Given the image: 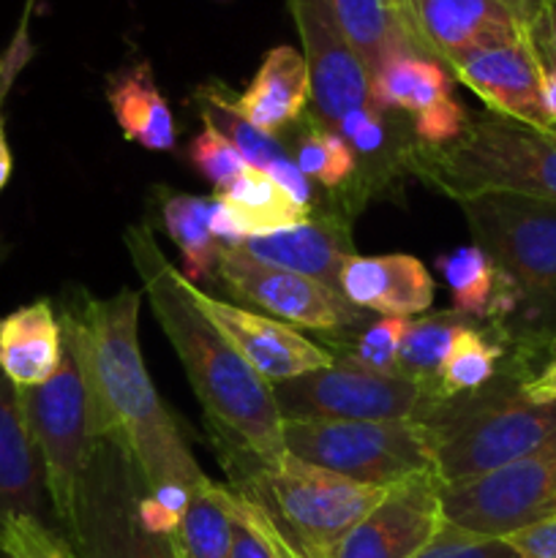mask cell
<instances>
[{
	"instance_id": "6da1fadb",
	"label": "cell",
	"mask_w": 556,
	"mask_h": 558,
	"mask_svg": "<svg viewBox=\"0 0 556 558\" xmlns=\"http://www.w3.org/2000/svg\"><path fill=\"white\" fill-rule=\"evenodd\" d=\"M142 292L123 287L112 298L74 289L60 308L65 347L74 352L87 392L90 439L118 447L145 490L207 480L158 398L140 349Z\"/></svg>"
},
{
	"instance_id": "7a4b0ae2",
	"label": "cell",
	"mask_w": 556,
	"mask_h": 558,
	"mask_svg": "<svg viewBox=\"0 0 556 558\" xmlns=\"http://www.w3.org/2000/svg\"><path fill=\"white\" fill-rule=\"evenodd\" d=\"M123 243L142 278V294L172 343L196 401L218 439L227 441L223 452H240L265 466L281 461L287 456L283 417L270 381L256 374L202 314L194 287L169 265L150 227H129Z\"/></svg>"
},
{
	"instance_id": "3957f363",
	"label": "cell",
	"mask_w": 556,
	"mask_h": 558,
	"mask_svg": "<svg viewBox=\"0 0 556 558\" xmlns=\"http://www.w3.org/2000/svg\"><path fill=\"white\" fill-rule=\"evenodd\" d=\"M523 360L505 365L480 390L452 398H425L412 420L431 436L436 474L445 485L496 472L543 445L556 430V401L527 396Z\"/></svg>"
},
{
	"instance_id": "277c9868",
	"label": "cell",
	"mask_w": 556,
	"mask_h": 558,
	"mask_svg": "<svg viewBox=\"0 0 556 558\" xmlns=\"http://www.w3.org/2000/svg\"><path fill=\"white\" fill-rule=\"evenodd\" d=\"M232 490L259 507L294 558H330L341 539L387 494L379 485L354 483L294 456L265 466L249 456L223 458Z\"/></svg>"
},
{
	"instance_id": "5b68a950",
	"label": "cell",
	"mask_w": 556,
	"mask_h": 558,
	"mask_svg": "<svg viewBox=\"0 0 556 558\" xmlns=\"http://www.w3.org/2000/svg\"><path fill=\"white\" fill-rule=\"evenodd\" d=\"M403 156L414 174L452 199L516 194L556 202V131L480 114L450 145L428 147L418 142Z\"/></svg>"
},
{
	"instance_id": "8992f818",
	"label": "cell",
	"mask_w": 556,
	"mask_h": 558,
	"mask_svg": "<svg viewBox=\"0 0 556 558\" xmlns=\"http://www.w3.org/2000/svg\"><path fill=\"white\" fill-rule=\"evenodd\" d=\"M474 240L501 267L518 294L516 349L548 347L556 336V202L516 194L456 199Z\"/></svg>"
},
{
	"instance_id": "52a82bcc",
	"label": "cell",
	"mask_w": 556,
	"mask_h": 558,
	"mask_svg": "<svg viewBox=\"0 0 556 558\" xmlns=\"http://www.w3.org/2000/svg\"><path fill=\"white\" fill-rule=\"evenodd\" d=\"M283 447L300 461L379 488L436 474L434 445L418 420H283Z\"/></svg>"
},
{
	"instance_id": "ba28073f",
	"label": "cell",
	"mask_w": 556,
	"mask_h": 558,
	"mask_svg": "<svg viewBox=\"0 0 556 558\" xmlns=\"http://www.w3.org/2000/svg\"><path fill=\"white\" fill-rule=\"evenodd\" d=\"M16 398L31 445L41 461L52 521L65 537L74 526L76 494L93 445L85 381L65 341L58 374L41 387L16 390Z\"/></svg>"
},
{
	"instance_id": "9c48e42d",
	"label": "cell",
	"mask_w": 556,
	"mask_h": 558,
	"mask_svg": "<svg viewBox=\"0 0 556 558\" xmlns=\"http://www.w3.org/2000/svg\"><path fill=\"white\" fill-rule=\"evenodd\" d=\"M140 474L114 445L93 439L76 494L74 526L65 534L76 558H183L174 537H158L140 523Z\"/></svg>"
},
{
	"instance_id": "30bf717a",
	"label": "cell",
	"mask_w": 556,
	"mask_h": 558,
	"mask_svg": "<svg viewBox=\"0 0 556 558\" xmlns=\"http://www.w3.org/2000/svg\"><path fill=\"white\" fill-rule=\"evenodd\" d=\"M442 507L445 521L501 539L556 518V430L532 452L496 472L445 485Z\"/></svg>"
},
{
	"instance_id": "8fae6325",
	"label": "cell",
	"mask_w": 556,
	"mask_h": 558,
	"mask_svg": "<svg viewBox=\"0 0 556 558\" xmlns=\"http://www.w3.org/2000/svg\"><path fill=\"white\" fill-rule=\"evenodd\" d=\"M283 420H412L425 390L403 376H382L338 360L273 385Z\"/></svg>"
},
{
	"instance_id": "7c38bea8",
	"label": "cell",
	"mask_w": 556,
	"mask_h": 558,
	"mask_svg": "<svg viewBox=\"0 0 556 558\" xmlns=\"http://www.w3.org/2000/svg\"><path fill=\"white\" fill-rule=\"evenodd\" d=\"M216 276L229 294L267 311L273 319L294 330L303 327L316 332H347L365 319V311L354 308L338 289L251 259L240 248H221Z\"/></svg>"
},
{
	"instance_id": "4fadbf2b",
	"label": "cell",
	"mask_w": 556,
	"mask_h": 558,
	"mask_svg": "<svg viewBox=\"0 0 556 558\" xmlns=\"http://www.w3.org/2000/svg\"><path fill=\"white\" fill-rule=\"evenodd\" d=\"M311 82V120L338 129L343 114L371 101V76L338 25L330 0H287Z\"/></svg>"
},
{
	"instance_id": "5bb4252c",
	"label": "cell",
	"mask_w": 556,
	"mask_h": 558,
	"mask_svg": "<svg viewBox=\"0 0 556 558\" xmlns=\"http://www.w3.org/2000/svg\"><path fill=\"white\" fill-rule=\"evenodd\" d=\"M442 488L445 483L436 474L387 488L330 558H414L445 523Z\"/></svg>"
},
{
	"instance_id": "9a60e30c",
	"label": "cell",
	"mask_w": 556,
	"mask_h": 558,
	"mask_svg": "<svg viewBox=\"0 0 556 558\" xmlns=\"http://www.w3.org/2000/svg\"><path fill=\"white\" fill-rule=\"evenodd\" d=\"M194 303L213 322V327L232 343L234 352L270 385L311 374V371L330 368L336 363V357L325 352L319 343L309 341L305 336H300V330L273 319V316L223 303L196 287Z\"/></svg>"
},
{
	"instance_id": "2e32d148",
	"label": "cell",
	"mask_w": 556,
	"mask_h": 558,
	"mask_svg": "<svg viewBox=\"0 0 556 558\" xmlns=\"http://www.w3.org/2000/svg\"><path fill=\"white\" fill-rule=\"evenodd\" d=\"M447 69L488 107L491 114L532 125V129L556 131L543 98L537 54L527 36L463 54L452 60Z\"/></svg>"
},
{
	"instance_id": "e0dca14e",
	"label": "cell",
	"mask_w": 556,
	"mask_h": 558,
	"mask_svg": "<svg viewBox=\"0 0 556 558\" xmlns=\"http://www.w3.org/2000/svg\"><path fill=\"white\" fill-rule=\"evenodd\" d=\"M414 22L431 58L445 69L463 54L527 36L505 0H414Z\"/></svg>"
},
{
	"instance_id": "ac0fdd59",
	"label": "cell",
	"mask_w": 556,
	"mask_h": 558,
	"mask_svg": "<svg viewBox=\"0 0 556 558\" xmlns=\"http://www.w3.org/2000/svg\"><path fill=\"white\" fill-rule=\"evenodd\" d=\"M338 292L360 311L409 319L431 308L436 287L418 256L352 254L343 262L341 276H338Z\"/></svg>"
},
{
	"instance_id": "d6986e66",
	"label": "cell",
	"mask_w": 556,
	"mask_h": 558,
	"mask_svg": "<svg viewBox=\"0 0 556 558\" xmlns=\"http://www.w3.org/2000/svg\"><path fill=\"white\" fill-rule=\"evenodd\" d=\"M238 248L251 259L316 278L338 289L343 262L352 256V238L341 218H309L294 227L254 234Z\"/></svg>"
},
{
	"instance_id": "ffe728a7",
	"label": "cell",
	"mask_w": 556,
	"mask_h": 558,
	"mask_svg": "<svg viewBox=\"0 0 556 558\" xmlns=\"http://www.w3.org/2000/svg\"><path fill=\"white\" fill-rule=\"evenodd\" d=\"M52 515L41 461L27 436L16 387L0 374V534L14 518Z\"/></svg>"
},
{
	"instance_id": "44dd1931",
	"label": "cell",
	"mask_w": 556,
	"mask_h": 558,
	"mask_svg": "<svg viewBox=\"0 0 556 558\" xmlns=\"http://www.w3.org/2000/svg\"><path fill=\"white\" fill-rule=\"evenodd\" d=\"M229 101L245 123L265 134H276L294 125L311 107L309 65H305L303 52L287 44L273 47L262 58L249 87L240 96L232 93Z\"/></svg>"
},
{
	"instance_id": "7402d4cb",
	"label": "cell",
	"mask_w": 556,
	"mask_h": 558,
	"mask_svg": "<svg viewBox=\"0 0 556 558\" xmlns=\"http://www.w3.org/2000/svg\"><path fill=\"white\" fill-rule=\"evenodd\" d=\"M63 360V327L49 300L11 311L0 319V374L31 390L52 379Z\"/></svg>"
},
{
	"instance_id": "603a6c76",
	"label": "cell",
	"mask_w": 556,
	"mask_h": 558,
	"mask_svg": "<svg viewBox=\"0 0 556 558\" xmlns=\"http://www.w3.org/2000/svg\"><path fill=\"white\" fill-rule=\"evenodd\" d=\"M442 278L450 287L452 311L469 319L505 325L518 308V294L501 267L480 245H461L436 259Z\"/></svg>"
},
{
	"instance_id": "cb8c5ba5",
	"label": "cell",
	"mask_w": 556,
	"mask_h": 558,
	"mask_svg": "<svg viewBox=\"0 0 556 558\" xmlns=\"http://www.w3.org/2000/svg\"><path fill=\"white\" fill-rule=\"evenodd\" d=\"M107 101L125 140L153 153L174 150L178 129L172 109L161 96L150 63H136L109 80Z\"/></svg>"
},
{
	"instance_id": "d4e9b609",
	"label": "cell",
	"mask_w": 556,
	"mask_h": 558,
	"mask_svg": "<svg viewBox=\"0 0 556 558\" xmlns=\"http://www.w3.org/2000/svg\"><path fill=\"white\" fill-rule=\"evenodd\" d=\"M452 98L450 71L428 54L403 52L371 74V101L382 112H425Z\"/></svg>"
},
{
	"instance_id": "484cf974",
	"label": "cell",
	"mask_w": 556,
	"mask_h": 558,
	"mask_svg": "<svg viewBox=\"0 0 556 558\" xmlns=\"http://www.w3.org/2000/svg\"><path fill=\"white\" fill-rule=\"evenodd\" d=\"M330 5L368 76L396 54H425L387 0H330Z\"/></svg>"
},
{
	"instance_id": "4316f807",
	"label": "cell",
	"mask_w": 556,
	"mask_h": 558,
	"mask_svg": "<svg viewBox=\"0 0 556 558\" xmlns=\"http://www.w3.org/2000/svg\"><path fill=\"white\" fill-rule=\"evenodd\" d=\"M216 196L229 207L238 227L243 229L245 240L254 238V234L276 232V229H287L314 218L309 205L294 202L270 174L254 167H245Z\"/></svg>"
},
{
	"instance_id": "83f0119b",
	"label": "cell",
	"mask_w": 556,
	"mask_h": 558,
	"mask_svg": "<svg viewBox=\"0 0 556 558\" xmlns=\"http://www.w3.org/2000/svg\"><path fill=\"white\" fill-rule=\"evenodd\" d=\"M472 325L474 319L458 311H439V314L420 316L412 322L407 319L401 347H398V374L420 385L425 396L434 398L436 381H439L452 343Z\"/></svg>"
},
{
	"instance_id": "f1b7e54d",
	"label": "cell",
	"mask_w": 556,
	"mask_h": 558,
	"mask_svg": "<svg viewBox=\"0 0 556 558\" xmlns=\"http://www.w3.org/2000/svg\"><path fill=\"white\" fill-rule=\"evenodd\" d=\"M510 349H516V343H512L510 332L501 325L467 327L456 338L450 354H447V363L442 368L439 381H436L434 398L463 396V392L485 387L505 368L501 360L507 357Z\"/></svg>"
},
{
	"instance_id": "f546056e",
	"label": "cell",
	"mask_w": 556,
	"mask_h": 558,
	"mask_svg": "<svg viewBox=\"0 0 556 558\" xmlns=\"http://www.w3.org/2000/svg\"><path fill=\"white\" fill-rule=\"evenodd\" d=\"M213 205H216V196L191 194H167L161 202L164 227L183 256L180 272L191 287L210 281L218 265V254H221V245L210 232Z\"/></svg>"
},
{
	"instance_id": "4dcf8cb0",
	"label": "cell",
	"mask_w": 556,
	"mask_h": 558,
	"mask_svg": "<svg viewBox=\"0 0 556 558\" xmlns=\"http://www.w3.org/2000/svg\"><path fill=\"white\" fill-rule=\"evenodd\" d=\"M183 558H229L232 554V515L229 488L205 480L191 490L189 510L174 534Z\"/></svg>"
},
{
	"instance_id": "1f68e13d",
	"label": "cell",
	"mask_w": 556,
	"mask_h": 558,
	"mask_svg": "<svg viewBox=\"0 0 556 558\" xmlns=\"http://www.w3.org/2000/svg\"><path fill=\"white\" fill-rule=\"evenodd\" d=\"M196 98H200L202 120H205L207 125H213L218 134L227 136L249 167L265 172L273 163L287 158V150H283V145L276 136L254 129V125L245 123V120L234 112L232 101H229L232 93H229L221 82H207V85H202L200 90H196Z\"/></svg>"
},
{
	"instance_id": "d6a6232c",
	"label": "cell",
	"mask_w": 556,
	"mask_h": 558,
	"mask_svg": "<svg viewBox=\"0 0 556 558\" xmlns=\"http://www.w3.org/2000/svg\"><path fill=\"white\" fill-rule=\"evenodd\" d=\"M292 161L305 178L330 191L347 185L358 172V156L349 142L338 131L325 129L316 120H311L309 129L298 136Z\"/></svg>"
},
{
	"instance_id": "836d02e7",
	"label": "cell",
	"mask_w": 556,
	"mask_h": 558,
	"mask_svg": "<svg viewBox=\"0 0 556 558\" xmlns=\"http://www.w3.org/2000/svg\"><path fill=\"white\" fill-rule=\"evenodd\" d=\"M229 515H232V554L229 558H294L265 512L245 496L229 488Z\"/></svg>"
},
{
	"instance_id": "e575fe53",
	"label": "cell",
	"mask_w": 556,
	"mask_h": 558,
	"mask_svg": "<svg viewBox=\"0 0 556 558\" xmlns=\"http://www.w3.org/2000/svg\"><path fill=\"white\" fill-rule=\"evenodd\" d=\"M403 327H407V319H396V316L368 322V327L354 336L343 357L338 360H347V363L382 376H401L398 374V347H401Z\"/></svg>"
},
{
	"instance_id": "d590c367",
	"label": "cell",
	"mask_w": 556,
	"mask_h": 558,
	"mask_svg": "<svg viewBox=\"0 0 556 558\" xmlns=\"http://www.w3.org/2000/svg\"><path fill=\"white\" fill-rule=\"evenodd\" d=\"M189 161L194 163L196 172H200L207 183L216 185L218 191L227 189V185L249 167V163L243 161V156L234 150L232 142L223 134H218V131L207 123L205 129L191 140Z\"/></svg>"
},
{
	"instance_id": "8d00e7d4",
	"label": "cell",
	"mask_w": 556,
	"mask_h": 558,
	"mask_svg": "<svg viewBox=\"0 0 556 558\" xmlns=\"http://www.w3.org/2000/svg\"><path fill=\"white\" fill-rule=\"evenodd\" d=\"M414 558H521V554L507 539L467 532L445 521L434 539Z\"/></svg>"
},
{
	"instance_id": "74e56055",
	"label": "cell",
	"mask_w": 556,
	"mask_h": 558,
	"mask_svg": "<svg viewBox=\"0 0 556 558\" xmlns=\"http://www.w3.org/2000/svg\"><path fill=\"white\" fill-rule=\"evenodd\" d=\"M467 123H469L467 109H463L456 98H447V101L414 114L412 131H414V140H418L420 145L442 147L456 142L458 136L463 134V129H467Z\"/></svg>"
},
{
	"instance_id": "f35d334b",
	"label": "cell",
	"mask_w": 556,
	"mask_h": 558,
	"mask_svg": "<svg viewBox=\"0 0 556 558\" xmlns=\"http://www.w3.org/2000/svg\"><path fill=\"white\" fill-rule=\"evenodd\" d=\"M31 58V44H27V27H20L11 41V47L5 49V54L0 58V191L9 185L11 172H14V158H11V147H9V136H5V114H3V104L5 96L11 90V82L16 80L22 65L27 63Z\"/></svg>"
},
{
	"instance_id": "ab89813d",
	"label": "cell",
	"mask_w": 556,
	"mask_h": 558,
	"mask_svg": "<svg viewBox=\"0 0 556 558\" xmlns=\"http://www.w3.org/2000/svg\"><path fill=\"white\" fill-rule=\"evenodd\" d=\"M338 134L349 142L354 153L360 156H379L387 145V125L385 112L376 107H360L343 114L338 123Z\"/></svg>"
},
{
	"instance_id": "60d3db41",
	"label": "cell",
	"mask_w": 556,
	"mask_h": 558,
	"mask_svg": "<svg viewBox=\"0 0 556 558\" xmlns=\"http://www.w3.org/2000/svg\"><path fill=\"white\" fill-rule=\"evenodd\" d=\"M521 558H556V518L505 537Z\"/></svg>"
},
{
	"instance_id": "b9f144b4",
	"label": "cell",
	"mask_w": 556,
	"mask_h": 558,
	"mask_svg": "<svg viewBox=\"0 0 556 558\" xmlns=\"http://www.w3.org/2000/svg\"><path fill=\"white\" fill-rule=\"evenodd\" d=\"M136 512H140L142 526H145L150 534H158V537H174V534H178V529H180V521H183V518L174 515L172 510H167L161 501L153 499L147 490L140 496Z\"/></svg>"
},
{
	"instance_id": "7bdbcfd3",
	"label": "cell",
	"mask_w": 556,
	"mask_h": 558,
	"mask_svg": "<svg viewBox=\"0 0 556 558\" xmlns=\"http://www.w3.org/2000/svg\"><path fill=\"white\" fill-rule=\"evenodd\" d=\"M265 172L270 174V178L276 180V183L281 185V189L287 191V194L292 196L294 202L311 207V199H314V189H311V180L305 178L303 172H300V167L292 161V158H289V156L281 158V161L273 163V167L265 169Z\"/></svg>"
},
{
	"instance_id": "ee69618b",
	"label": "cell",
	"mask_w": 556,
	"mask_h": 558,
	"mask_svg": "<svg viewBox=\"0 0 556 558\" xmlns=\"http://www.w3.org/2000/svg\"><path fill=\"white\" fill-rule=\"evenodd\" d=\"M548 357L540 365V371H534L527 381H523V390L532 401L537 403H551L556 401V336L548 341Z\"/></svg>"
},
{
	"instance_id": "f6af8a7d",
	"label": "cell",
	"mask_w": 556,
	"mask_h": 558,
	"mask_svg": "<svg viewBox=\"0 0 556 558\" xmlns=\"http://www.w3.org/2000/svg\"><path fill=\"white\" fill-rule=\"evenodd\" d=\"M387 5H390V9L396 11V14H398V20H401L403 25H407V31L412 33V38H414V41L420 44V49H423V52L428 54V58H431L428 47H425L423 36H420V31H418V22H414V0H387Z\"/></svg>"
},
{
	"instance_id": "bcb514c9",
	"label": "cell",
	"mask_w": 556,
	"mask_h": 558,
	"mask_svg": "<svg viewBox=\"0 0 556 558\" xmlns=\"http://www.w3.org/2000/svg\"><path fill=\"white\" fill-rule=\"evenodd\" d=\"M505 3L510 5V9L518 14V20H521L523 25H527V22L532 20V16L540 14V9H543L545 0H505Z\"/></svg>"
},
{
	"instance_id": "7dc6e473",
	"label": "cell",
	"mask_w": 556,
	"mask_h": 558,
	"mask_svg": "<svg viewBox=\"0 0 556 558\" xmlns=\"http://www.w3.org/2000/svg\"><path fill=\"white\" fill-rule=\"evenodd\" d=\"M33 5H36V0H27V3H25V16H22V25L20 27H27V16H31Z\"/></svg>"
},
{
	"instance_id": "c3c4849f",
	"label": "cell",
	"mask_w": 556,
	"mask_h": 558,
	"mask_svg": "<svg viewBox=\"0 0 556 558\" xmlns=\"http://www.w3.org/2000/svg\"><path fill=\"white\" fill-rule=\"evenodd\" d=\"M0 558H16V556H11V554H3V550H0Z\"/></svg>"
}]
</instances>
